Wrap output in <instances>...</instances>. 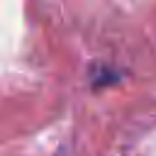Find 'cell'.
I'll use <instances>...</instances> for the list:
<instances>
[]
</instances>
